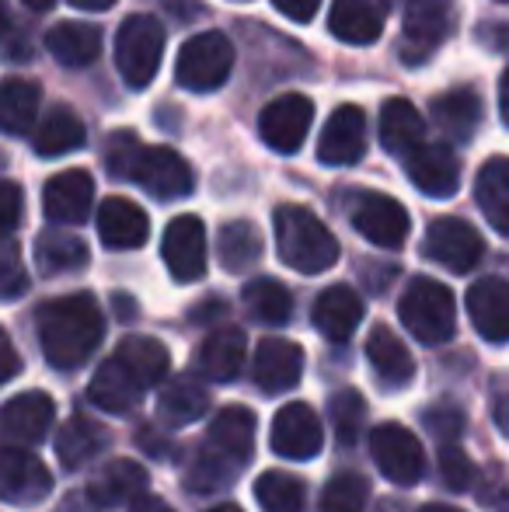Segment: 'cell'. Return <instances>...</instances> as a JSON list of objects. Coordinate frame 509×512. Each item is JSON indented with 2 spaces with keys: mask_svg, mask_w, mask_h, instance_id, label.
I'll return each mask as SVG.
<instances>
[{
  "mask_svg": "<svg viewBox=\"0 0 509 512\" xmlns=\"http://www.w3.org/2000/svg\"><path fill=\"white\" fill-rule=\"evenodd\" d=\"M171 352L150 335H126L88 384V401L109 415H129L143 401L147 387L168 380Z\"/></svg>",
  "mask_w": 509,
  "mask_h": 512,
  "instance_id": "6da1fadb",
  "label": "cell"
},
{
  "mask_svg": "<svg viewBox=\"0 0 509 512\" xmlns=\"http://www.w3.org/2000/svg\"><path fill=\"white\" fill-rule=\"evenodd\" d=\"M255 453V415L245 405H227L213 415L206 439L192 464L185 467L182 481L189 492L213 495L227 492L241 478L245 464Z\"/></svg>",
  "mask_w": 509,
  "mask_h": 512,
  "instance_id": "7a4b0ae2",
  "label": "cell"
},
{
  "mask_svg": "<svg viewBox=\"0 0 509 512\" xmlns=\"http://www.w3.org/2000/svg\"><path fill=\"white\" fill-rule=\"evenodd\" d=\"M42 356L56 370H77L105 338V314L91 293H67L35 310Z\"/></svg>",
  "mask_w": 509,
  "mask_h": 512,
  "instance_id": "3957f363",
  "label": "cell"
},
{
  "mask_svg": "<svg viewBox=\"0 0 509 512\" xmlns=\"http://www.w3.org/2000/svg\"><path fill=\"white\" fill-rule=\"evenodd\" d=\"M272 227H276V251L286 269L318 276L339 262V241L307 206H279L272 213Z\"/></svg>",
  "mask_w": 509,
  "mask_h": 512,
  "instance_id": "277c9868",
  "label": "cell"
},
{
  "mask_svg": "<svg viewBox=\"0 0 509 512\" xmlns=\"http://www.w3.org/2000/svg\"><path fill=\"white\" fill-rule=\"evenodd\" d=\"M398 317L412 338L422 345H443L457 331V304L454 293L440 279L419 276L405 286L398 300Z\"/></svg>",
  "mask_w": 509,
  "mask_h": 512,
  "instance_id": "5b68a950",
  "label": "cell"
},
{
  "mask_svg": "<svg viewBox=\"0 0 509 512\" xmlns=\"http://www.w3.org/2000/svg\"><path fill=\"white\" fill-rule=\"evenodd\" d=\"M164 60V25L154 14H129L116 35V67L126 88L143 91L154 84Z\"/></svg>",
  "mask_w": 509,
  "mask_h": 512,
  "instance_id": "8992f818",
  "label": "cell"
},
{
  "mask_svg": "<svg viewBox=\"0 0 509 512\" xmlns=\"http://www.w3.org/2000/svg\"><path fill=\"white\" fill-rule=\"evenodd\" d=\"M234 70V46L224 32H199L178 49L175 81L192 95H213Z\"/></svg>",
  "mask_w": 509,
  "mask_h": 512,
  "instance_id": "52a82bcc",
  "label": "cell"
},
{
  "mask_svg": "<svg viewBox=\"0 0 509 512\" xmlns=\"http://www.w3.org/2000/svg\"><path fill=\"white\" fill-rule=\"evenodd\" d=\"M454 32V0H408L401 25V60L408 67L426 63Z\"/></svg>",
  "mask_w": 509,
  "mask_h": 512,
  "instance_id": "ba28073f",
  "label": "cell"
},
{
  "mask_svg": "<svg viewBox=\"0 0 509 512\" xmlns=\"http://www.w3.org/2000/svg\"><path fill=\"white\" fill-rule=\"evenodd\" d=\"M370 457L391 485H419L426 478V450L419 436L398 422H381L370 432Z\"/></svg>",
  "mask_w": 509,
  "mask_h": 512,
  "instance_id": "9c48e42d",
  "label": "cell"
},
{
  "mask_svg": "<svg viewBox=\"0 0 509 512\" xmlns=\"http://www.w3.org/2000/svg\"><path fill=\"white\" fill-rule=\"evenodd\" d=\"M422 251H426L429 262L443 265V269L457 272V276H468L485 258V241L461 216H440V220L429 223Z\"/></svg>",
  "mask_w": 509,
  "mask_h": 512,
  "instance_id": "30bf717a",
  "label": "cell"
},
{
  "mask_svg": "<svg viewBox=\"0 0 509 512\" xmlns=\"http://www.w3.org/2000/svg\"><path fill=\"white\" fill-rule=\"evenodd\" d=\"M349 220H353L356 234L384 251H398L408 241V230H412L408 209L398 199L384 196V192H360L349 206Z\"/></svg>",
  "mask_w": 509,
  "mask_h": 512,
  "instance_id": "8fae6325",
  "label": "cell"
},
{
  "mask_svg": "<svg viewBox=\"0 0 509 512\" xmlns=\"http://www.w3.org/2000/svg\"><path fill=\"white\" fill-rule=\"evenodd\" d=\"M314 122V102L297 91H286L276 102H269L258 115V136L276 154H297L304 147Z\"/></svg>",
  "mask_w": 509,
  "mask_h": 512,
  "instance_id": "7c38bea8",
  "label": "cell"
},
{
  "mask_svg": "<svg viewBox=\"0 0 509 512\" xmlns=\"http://www.w3.org/2000/svg\"><path fill=\"white\" fill-rule=\"evenodd\" d=\"M133 182L161 203H175V199L192 196V189H196V175H192L189 161L171 147H143Z\"/></svg>",
  "mask_w": 509,
  "mask_h": 512,
  "instance_id": "4fadbf2b",
  "label": "cell"
},
{
  "mask_svg": "<svg viewBox=\"0 0 509 512\" xmlns=\"http://www.w3.org/2000/svg\"><path fill=\"white\" fill-rule=\"evenodd\" d=\"M53 492V474L28 446L11 443L0 453V495L7 506H35Z\"/></svg>",
  "mask_w": 509,
  "mask_h": 512,
  "instance_id": "5bb4252c",
  "label": "cell"
},
{
  "mask_svg": "<svg viewBox=\"0 0 509 512\" xmlns=\"http://www.w3.org/2000/svg\"><path fill=\"white\" fill-rule=\"evenodd\" d=\"M161 258L175 283H196L206 276V227L199 216H175L161 237Z\"/></svg>",
  "mask_w": 509,
  "mask_h": 512,
  "instance_id": "9a60e30c",
  "label": "cell"
},
{
  "mask_svg": "<svg viewBox=\"0 0 509 512\" xmlns=\"http://www.w3.org/2000/svg\"><path fill=\"white\" fill-rule=\"evenodd\" d=\"M269 443L272 453H279L283 460H314L325 446V429H321V418L314 415L311 405L290 401L272 418Z\"/></svg>",
  "mask_w": 509,
  "mask_h": 512,
  "instance_id": "2e32d148",
  "label": "cell"
},
{
  "mask_svg": "<svg viewBox=\"0 0 509 512\" xmlns=\"http://www.w3.org/2000/svg\"><path fill=\"white\" fill-rule=\"evenodd\" d=\"M405 175L422 196L450 199L461 189V157L450 143H422L405 157Z\"/></svg>",
  "mask_w": 509,
  "mask_h": 512,
  "instance_id": "e0dca14e",
  "label": "cell"
},
{
  "mask_svg": "<svg viewBox=\"0 0 509 512\" xmlns=\"http://www.w3.org/2000/svg\"><path fill=\"white\" fill-rule=\"evenodd\" d=\"M363 157H367V115L360 105H339L321 129L318 161L328 168H349Z\"/></svg>",
  "mask_w": 509,
  "mask_h": 512,
  "instance_id": "ac0fdd59",
  "label": "cell"
},
{
  "mask_svg": "<svg viewBox=\"0 0 509 512\" xmlns=\"http://www.w3.org/2000/svg\"><path fill=\"white\" fill-rule=\"evenodd\" d=\"M91 203H95V178L84 168L60 171L42 189V213L60 227H77L88 220Z\"/></svg>",
  "mask_w": 509,
  "mask_h": 512,
  "instance_id": "d6986e66",
  "label": "cell"
},
{
  "mask_svg": "<svg viewBox=\"0 0 509 512\" xmlns=\"http://www.w3.org/2000/svg\"><path fill=\"white\" fill-rule=\"evenodd\" d=\"M300 373H304V349L290 338H262L255 345V363H252V377L258 384V391L276 398L286 394L300 384Z\"/></svg>",
  "mask_w": 509,
  "mask_h": 512,
  "instance_id": "ffe728a7",
  "label": "cell"
},
{
  "mask_svg": "<svg viewBox=\"0 0 509 512\" xmlns=\"http://www.w3.org/2000/svg\"><path fill=\"white\" fill-rule=\"evenodd\" d=\"M56 418V405L46 391H25L14 394L4 405V415H0V425H4V436L18 446H35L49 436Z\"/></svg>",
  "mask_w": 509,
  "mask_h": 512,
  "instance_id": "44dd1931",
  "label": "cell"
},
{
  "mask_svg": "<svg viewBox=\"0 0 509 512\" xmlns=\"http://www.w3.org/2000/svg\"><path fill=\"white\" fill-rule=\"evenodd\" d=\"M384 25V0H335L332 11H328V32L346 46H374L384 35Z\"/></svg>",
  "mask_w": 509,
  "mask_h": 512,
  "instance_id": "7402d4cb",
  "label": "cell"
},
{
  "mask_svg": "<svg viewBox=\"0 0 509 512\" xmlns=\"http://www.w3.org/2000/svg\"><path fill=\"white\" fill-rule=\"evenodd\" d=\"M311 321L328 342H349L356 335V328L363 324V297L353 290V286L339 283L328 286V290L318 293L311 307Z\"/></svg>",
  "mask_w": 509,
  "mask_h": 512,
  "instance_id": "603a6c76",
  "label": "cell"
},
{
  "mask_svg": "<svg viewBox=\"0 0 509 512\" xmlns=\"http://www.w3.org/2000/svg\"><path fill=\"white\" fill-rule=\"evenodd\" d=\"M150 474L140 460H109V464L98 467V474L88 485V499L95 502L98 509H119V506H133L136 499L147 488Z\"/></svg>",
  "mask_w": 509,
  "mask_h": 512,
  "instance_id": "cb8c5ba5",
  "label": "cell"
},
{
  "mask_svg": "<svg viewBox=\"0 0 509 512\" xmlns=\"http://www.w3.org/2000/svg\"><path fill=\"white\" fill-rule=\"evenodd\" d=\"M468 317L475 331L492 345L509 342V283L506 279H478L468 290Z\"/></svg>",
  "mask_w": 509,
  "mask_h": 512,
  "instance_id": "d4e9b609",
  "label": "cell"
},
{
  "mask_svg": "<svg viewBox=\"0 0 509 512\" xmlns=\"http://www.w3.org/2000/svg\"><path fill=\"white\" fill-rule=\"evenodd\" d=\"M98 237H102L105 248L112 251H133L143 248L150 237V220L133 199L112 196L98 206Z\"/></svg>",
  "mask_w": 509,
  "mask_h": 512,
  "instance_id": "484cf974",
  "label": "cell"
},
{
  "mask_svg": "<svg viewBox=\"0 0 509 512\" xmlns=\"http://www.w3.org/2000/svg\"><path fill=\"white\" fill-rule=\"evenodd\" d=\"M203 373H182L175 380H164L157 394V418L171 429L192 425L210 411V387L203 384Z\"/></svg>",
  "mask_w": 509,
  "mask_h": 512,
  "instance_id": "4316f807",
  "label": "cell"
},
{
  "mask_svg": "<svg viewBox=\"0 0 509 512\" xmlns=\"http://www.w3.org/2000/svg\"><path fill=\"white\" fill-rule=\"evenodd\" d=\"M245 356H248V338L241 328H224L210 331L199 345V356H196V370L203 373L206 380L213 384H231L234 377L241 373L245 366Z\"/></svg>",
  "mask_w": 509,
  "mask_h": 512,
  "instance_id": "83f0119b",
  "label": "cell"
},
{
  "mask_svg": "<svg viewBox=\"0 0 509 512\" xmlns=\"http://www.w3.org/2000/svg\"><path fill=\"white\" fill-rule=\"evenodd\" d=\"M46 49L60 67L84 70L102 56V28L88 21H56L46 32Z\"/></svg>",
  "mask_w": 509,
  "mask_h": 512,
  "instance_id": "f1b7e54d",
  "label": "cell"
},
{
  "mask_svg": "<svg viewBox=\"0 0 509 512\" xmlns=\"http://www.w3.org/2000/svg\"><path fill=\"white\" fill-rule=\"evenodd\" d=\"M109 446V429L88 415H70L56 432V460L63 471H81L84 464L98 460Z\"/></svg>",
  "mask_w": 509,
  "mask_h": 512,
  "instance_id": "f546056e",
  "label": "cell"
},
{
  "mask_svg": "<svg viewBox=\"0 0 509 512\" xmlns=\"http://www.w3.org/2000/svg\"><path fill=\"white\" fill-rule=\"evenodd\" d=\"M429 115L450 143H464L475 136L478 122H482V98L471 88H450L433 98Z\"/></svg>",
  "mask_w": 509,
  "mask_h": 512,
  "instance_id": "4dcf8cb0",
  "label": "cell"
},
{
  "mask_svg": "<svg viewBox=\"0 0 509 512\" xmlns=\"http://www.w3.org/2000/svg\"><path fill=\"white\" fill-rule=\"evenodd\" d=\"M381 143L387 154L405 161L412 150H419L426 143V119L419 115L408 98H391L381 108Z\"/></svg>",
  "mask_w": 509,
  "mask_h": 512,
  "instance_id": "1f68e13d",
  "label": "cell"
},
{
  "mask_svg": "<svg viewBox=\"0 0 509 512\" xmlns=\"http://www.w3.org/2000/svg\"><path fill=\"white\" fill-rule=\"evenodd\" d=\"M88 143V129L84 122L77 119V112L70 105H53L42 122L35 126L32 136V147L39 157H63V154H74Z\"/></svg>",
  "mask_w": 509,
  "mask_h": 512,
  "instance_id": "d6a6232c",
  "label": "cell"
},
{
  "mask_svg": "<svg viewBox=\"0 0 509 512\" xmlns=\"http://www.w3.org/2000/svg\"><path fill=\"white\" fill-rule=\"evenodd\" d=\"M367 359L374 366V373L381 377L384 387H408V380L415 377V359L405 349L398 335L387 324H377L367 335Z\"/></svg>",
  "mask_w": 509,
  "mask_h": 512,
  "instance_id": "836d02e7",
  "label": "cell"
},
{
  "mask_svg": "<svg viewBox=\"0 0 509 512\" xmlns=\"http://www.w3.org/2000/svg\"><path fill=\"white\" fill-rule=\"evenodd\" d=\"M475 203L489 227L509 237V157H492L482 164L475 182Z\"/></svg>",
  "mask_w": 509,
  "mask_h": 512,
  "instance_id": "e575fe53",
  "label": "cell"
},
{
  "mask_svg": "<svg viewBox=\"0 0 509 512\" xmlns=\"http://www.w3.org/2000/svg\"><path fill=\"white\" fill-rule=\"evenodd\" d=\"M91 258L88 244L67 230H42L35 237V265L42 276H67V272L84 269Z\"/></svg>",
  "mask_w": 509,
  "mask_h": 512,
  "instance_id": "d590c367",
  "label": "cell"
},
{
  "mask_svg": "<svg viewBox=\"0 0 509 512\" xmlns=\"http://www.w3.org/2000/svg\"><path fill=\"white\" fill-rule=\"evenodd\" d=\"M42 88L25 77H7L0 88V126L11 136H25L39 119Z\"/></svg>",
  "mask_w": 509,
  "mask_h": 512,
  "instance_id": "8d00e7d4",
  "label": "cell"
},
{
  "mask_svg": "<svg viewBox=\"0 0 509 512\" xmlns=\"http://www.w3.org/2000/svg\"><path fill=\"white\" fill-rule=\"evenodd\" d=\"M217 255L220 265L227 272H248L262 258V234H258L255 223L248 220H231L220 227L217 237Z\"/></svg>",
  "mask_w": 509,
  "mask_h": 512,
  "instance_id": "74e56055",
  "label": "cell"
},
{
  "mask_svg": "<svg viewBox=\"0 0 509 512\" xmlns=\"http://www.w3.org/2000/svg\"><path fill=\"white\" fill-rule=\"evenodd\" d=\"M245 307L252 310L255 321L262 324H286L293 317V297L279 279L258 276L245 286Z\"/></svg>",
  "mask_w": 509,
  "mask_h": 512,
  "instance_id": "f35d334b",
  "label": "cell"
},
{
  "mask_svg": "<svg viewBox=\"0 0 509 512\" xmlns=\"http://www.w3.org/2000/svg\"><path fill=\"white\" fill-rule=\"evenodd\" d=\"M255 502L262 512H304L307 488L304 481L286 471H265L255 481Z\"/></svg>",
  "mask_w": 509,
  "mask_h": 512,
  "instance_id": "ab89813d",
  "label": "cell"
},
{
  "mask_svg": "<svg viewBox=\"0 0 509 512\" xmlns=\"http://www.w3.org/2000/svg\"><path fill=\"white\" fill-rule=\"evenodd\" d=\"M328 422H332L339 446H356V443H360L363 425H367V401H363V394L353 391V387H342V391H335L332 401H328Z\"/></svg>",
  "mask_w": 509,
  "mask_h": 512,
  "instance_id": "60d3db41",
  "label": "cell"
},
{
  "mask_svg": "<svg viewBox=\"0 0 509 512\" xmlns=\"http://www.w3.org/2000/svg\"><path fill=\"white\" fill-rule=\"evenodd\" d=\"M370 502V485L363 474L342 471L325 485L318 499V512H363Z\"/></svg>",
  "mask_w": 509,
  "mask_h": 512,
  "instance_id": "b9f144b4",
  "label": "cell"
},
{
  "mask_svg": "<svg viewBox=\"0 0 509 512\" xmlns=\"http://www.w3.org/2000/svg\"><path fill=\"white\" fill-rule=\"evenodd\" d=\"M143 157V143L133 129H116L109 136V147H105V164H109V175L123 178V182H133L136 164Z\"/></svg>",
  "mask_w": 509,
  "mask_h": 512,
  "instance_id": "7bdbcfd3",
  "label": "cell"
},
{
  "mask_svg": "<svg viewBox=\"0 0 509 512\" xmlns=\"http://www.w3.org/2000/svg\"><path fill=\"white\" fill-rule=\"evenodd\" d=\"M436 464H440V481L450 492H471V488H475L478 471H475V464H471V457L457 443H440Z\"/></svg>",
  "mask_w": 509,
  "mask_h": 512,
  "instance_id": "ee69618b",
  "label": "cell"
},
{
  "mask_svg": "<svg viewBox=\"0 0 509 512\" xmlns=\"http://www.w3.org/2000/svg\"><path fill=\"white\" fill-rule=\"evenodd\" d=\"M422 425L436 443H457L464 436V411L457 405H433L422 415Z\"/></svg>",
  "mask_w": 509,
  "mask_h": 512,
  "instance_id": "f6af8a7d",
  "label": "cell"
},
{
  "mask_svg": "<svg viewBox=\"0 0 509 512\" xmlns=\"http://www.w3.org/2000/svg\"><path fill=\"white\" fill-rule=\"evenodd\" d=\"M471 495H475V499L482 502V509H489V512H509V481L499 471L478 474L475 492H471Z\"/></svg>",
  "mask_w": 509,
  "mask_h": 512,
  "instance_id": "bcb514c9",
  "label": "cell"
},
{
  "mask_svg": "<svg viewBox=\"0 0 509 512\" xmlns=\"http://www.w3.org/2000/svg\"><path fill=\"white\" fill-rule=\"evenodd\" d=\"M25 290H28V272L21 269L18 244H14L11 237H7V244H4V276H0V293H4V300H18Z\"/></svg>",
  "mask_w": 509,
  "mask_h": 512,
  "instance_id": "7dc6e473",
  "label": "cell"
},
{
  "mask_svg": "<svg viewBox=\"0 0 509 512\" xmlns=\"http://www.w3.org/2000/svg\"><path fill=\"white\" fill-rule=\"evenodd\" d=\"M0 223H4L7 234H14L21 223V189L18 182H4V189H0Z\"/></svg>",
  "mask_w": 509,
  "mask_h": 512,
  "instance_id": "c3c4849f",
  "label": "cell"
},
{
  "mask_svg": "<svg viewBox=\"0 0 509 512\" xmlns=\"http://www.w3.org/2000/svg\"><path fill=\"white\" fill-rule=\"evenodd\" d=\"M272 7H276L283 18L297 21V25H307V21L318 14L321 0H272Z\"/></svg>",
  "mask_w": 509,
  "mask_h": 512,
  "instance_id": "681fc988",
  "label": "cell"
},
{
  "mask_svg": "<svg viewBox=\"0 0 509 512\" xmlns=\"http://www.w3.org/2000/svg\"><path fill=\"white\" fill-rule=\"evenodd\" d=\"M136 443H143L150 453H157V457H168L171 453V439L168 436H157V429H143V432H136Z\"/></svg>",
  "mask_w": 509,
  "mask_h": 512,
  "instance_id": "f907efd6",
  "label": "cell"
},
{
  "mask_svg": "<svg viewBox=\"0 0 509 512\" xmlns=\"http://www.w3.org/2000/svg\"><path fill=\"white\" fill-rule=\"evenodd\" d=\"M129 512H175V509H171L164 499H157V495H147V492H143L140 499H136L133 506H129Z\"/></svg>",
  "mask_w": 509,
  "mask_h": 512,
  "instance_id": "816d5d0a",
  "label": "cell"
},
{
  "mask_svg": "<svg viewBox=\"0 0 509 512\" xmlns=\"http://www.w3.org/2000/svg\"><path fill=\"white\" fill-rule=\"evenodd\" d=\"M4 356H7V366H4V373H0V380H11L14 373L21 370V359H18V352H14V345L7 335H4Z\"/></svg>",
  "mask_w": 509,
  "mask_h": 512,
  "instance_id": "f5cc1de1",
  "label": "cell"
},
{
  "mask_svg": "<svg viewBox=\"0 0 509 512\" xmlns=\"http://www.w3.org/2000/svg\"><path fill=\"white\" fill-rule=\"evenodd\" d=\"M499 115H503V122L509 126V67L499 77Z\"/></svg>",
  "mask_w": 509,
  "mask_h": 512,
  "instance_id": "db71d44e",
  "label": "cell"
},
{
  "mask_svg": "<svg viewBox=\"0 0 509 512\" xmlns=\"http://www.w3.org/2000/svg\"><path fill=\"white\" fill-rule=\"evenodd\" d=\"M492 418H496V425L509 436V394H506V398H499V401H496V408H492Z\"/></svg>",
  "mask_w": 509,
  "mask_h": 512,
  "instance_id": "11a10c76",
  "label": "cell"
},
{
  "mask_svg": "<svg viewBox=\"0 0 509 512\" xmlns=\"http://www.w3.org/2000/svg\"><path fill=\"white\" fill-rule=\"evenodd\" d=\"M70 4H74L77 11H109L116 0H70Z\"/></svg>",
  "mask_w": 509,
  "mask_h": 512,
  "instance_id": "9f6ffc18",
  "label": "cell"
},
{
  "mask_svg": "<svg viewBox=\"0 0 509 512\" xmlns=\"http://www.w3.org/2000/svg\"><path fill=\"white\" fill-rule=\"evenodd\" d=\"M419 512H464V509H457V506H443V502H429V506H422Z\"/></svg>",
  "mask_w": 509,
  "mask_h": 512,
  "instance_id": "6f0895ef",
  "label": "cell"
},
{
  "mask_svg": "<svg viewBox=\"0 0 509 512\" xmlns=\"http://www.w3.org/2000/svg\"><path fill=\"white\" fill-rule=\"evenodd\" d=\"M25 7H32V11H49V7L56 4V0H21Z\"/></svg>",
  "mask_w": 509,
  "mask_h": 512,
  "instance_id": "680465c9",
  "label": "cell"
},
{
  "mask_svg": "<svg viewBox=\"0 0 509 512\" xmlns=\"http://www.w3.org/2000/svg\"><path fill=\"white\" fill-rule=\"evenodd\" d=\"M210 512H241V509L231 506V502H224V506H217V509H210Z\"/></svg>",
  "mask_w": 509,
  "mask_h": 512,
  "instance_id": "91938a15",
  "label": "cell"
},
{
  "mask_svg": "<svg viewBox=\"0 0 509 512\" xmlns=\"http://www.w3.org/2000/svg\"><path fill=\"white\" fill-rule=\"evenodd\" d=\"M503 4H509V0H503Z\"/></svg>",
  "mask_w": 509,
  "mask_h": 512,
  "instance_id": "94428289",
  "label": "cell"
}]
</instances>
